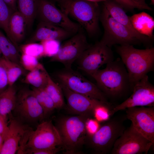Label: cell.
I'll use <instances>...</instances> for the list:
<instances>
[{
    "label": "cell",
    "instance_id": "6da1fadb",
    "mask_svg": "<svg viewBox=\"0 0 154 154\" xmlns=\"http://www.w3.org/2000/svg\"><path fill=\"white\" fill-rule=\"evenodd\" d=\"M91 76L108 99L119 100L132 92L133 86L130 82L126 68L119 58L106 64L105 68L98 69Z\"/></svg>",
    "mask_w": 154,
    "mask_h": 154
},
{
    "label": "cell",
    "instance_id": "7a4b0ae2",
    "mask_svg": "<svg viewBox=\"0 0 154 154\" xmlns=\"http://www.w3.org/2000/svg\"><path fill=\"white\" fill-rule=\"evenodd\" d=\"M89 118L81 115L64 116L58 119L55 126L61 139V147L66 154L79 153L88 134L86 123Z\"/></svg>",
    "mask_w": 154,
    "mask_h": 154
},
{
    "label": "cell",
    "instance_id": "3957f363",
    "mask_svg": "<svg viewBox=\"0 0 154 154\" xmlns=\"http://www.w3.org/2000/svg\"><path fill=\"white\" fill-rule=\"evenodd\" d=\"M116 50L126 68L133 87L136 83L153 70L154 48L139 49L130 45L117 46Z\"/></svg>",
    "mask_w": 154,
    "mask_h": 154
},
{
    "label": "cell",
    "instance_id": "277c9868",
    "mask_svg": "<svg viewBox=\"0 0 154 154\" xmlns=\"http://www.w3.org/2000/svg\"><path fill=\"white\" fill-rule=\"evenodd\" d=\"M60 10L76 21L89 36L99 31L101 12L98 3L85 0H58Z\"/></svg>",
    "mask_w": 154,
    "mask_h": 154
},
{
    "label": "cell",
    "instance_id": "5b68a950",
    "mask_svg": "<svg viewBox=\"0 0 154 154\" xmlns=\"http://www.w3.org/2000/svg\"><path fill=\"white\" fill-rule=\"evenodd\" d=\"M123 119L116 117L106 121L95 133L88 134L85 145L96 154L110 153L116 141L125 129Z\"/></svg>",
    "mask_w": 154,
    "mask_h": 154
},
{
    "label": "cell",
    "instance_id": "8992f818",
    "mask_svg": "<svg viewBox=\"0 0 154 154\" xmlns=\"http://www.w3.org/2000/svg\"><path fill=\"white\" fill-rule=\"evenodd\" d=\"M56 79L71 90L105 103L108 99L96 84L72 68H65L57 72Z\"/></svg>",
    "mask_w": 154,
    "mask_h": 154
},
{
    "label": "cell",
    "instance_id": "52a82bcc",
    "mask_svg": "<svg viewBox=\"0 0 154 154\" xmlns=\"http://www.w3.org/2000/svg\"><path fill=\"white\" fill-rule=\"evenodd\" d=\"M100 21L104 30L100 41L107 46L111 48L117 44L133 45L141 43L124 26L115 20L103 6L101 11Z\"/></svg>",
    "mask_w": 154,
    "mask_h": 154
},
{
    "label": "cell",
    "instance_id": "ba28073f",
    "mask_svg": "<svg viewBox=\"0 0 154 154\" xmlns=\"http://www.w3.org/2000/svg\"><path fill=\"white\" fill-rule=\"evenodd\" d=\"M13 111L14 117L29 125L41 122L45 117L43 110L32 90L27 88L21 89L17 93L15 106Z\"/></svg>",
    "mask_w": 154,
    "mask_h": 154
},
{
    "label": "cell",
    "instance_id": "9c48e42d",
    "mask_svg": "<svg viewBox=\"0 0 154 154\" xmlns=\"http://www.w3.org/2000/svg\"><path fill=\"white\" fill-rule=\"evenodd\" d=\"M114 60L111 48L98 41L86 50L76 61L78 68L91 76L103 65Z\"/></svg>",
    "mask_w": 154,
    "mask_h": 154
},
{
    "label": "cell",
    "instance_id": "30bf717a",
    "mask_svg": "<svg viewBox=\"0 0 154 154\" xmlns=\"http://www.w3.org/2000/svg\"><path fill=\"white\" fill-rule=\"evenodd\" d=\"M154 144L137 131L131 123L116 141L110 153L146 154Z\"/></svg>",
    "mask_w": 154,
    "mask_h": 154
},
{
    "label": "cell",
    "instance_id": "8fae6325",
    "mask_svg": "<svg viewBox=\"0 0 154 154\" xmlns=\"http://www.w3.org/2000/svg\"><path fill=\"white\" fill-rule=\"evenodd\" d=\"M59 133L51 121H42L32 130L29 136L23 154L28 150L49 149L61 146Z\"/></svg>",
    "mask_w": 154,
    "mask_h": 154
},
{
    "label": "cell",
    "instance_id": "7c38bea8",
    "mask_svg": "<svg viewBox=\"0 0 154 154\" xmlns=\"http://www.w3.org/2000/svg\"><path fill=\"white\" fill-rule=\"evenodd\" d=\"M0 154H23L29 136L33 129L12 116Z\"/></svg>",
    "mask_w": 154,
    "mask_h": 154
},
{
    "label": "cell",
    "instance_id": "4fadbf2b",
    "mask_svg": "<svg viewBox=\"0 0 154 154\" xmlns=\"http://www.w3.org/2000/svg\"><path fill=\"white\" fill-rule=\"evenodd\" d=\"M90 45L84 33L79 31L61 45L58 52L51 57L50 61L60 62L65 68H71L73 63Z\"/></svg>",
    "mask_w": 154,
    "mask_h": 154
},
{
    "label": "cell",
    "instance_id": "5bb4252c",
    "mask_svg": "<svg viewBox=\"0 0 154 154\" xmlns=\"http://www.w3.org/2000/svg\"><path fill=\"white\" fill-rule=\"evenodd\" d=\"M138 106L154 107V86L147 75L135 84L129 97L113 108L112 115L119 111Z\"/></svg>",
    "mask_w": 154,
    "mask_h": 154
},
{
    "label": "cell",
    "instance_id": "9a60e30c",
    "mask_svg": "<svg viewBox=\"0 0 154 154\" xmlns=\"http://www.w3.org/2000/svg\"><path fill=\"white\" fill-rule=\"evenodd\" d=\"M41 21L62 27L75 34L80 25L48 0H38L37 15Z\"/></svg>",
    "mask_w": 154,
    "mask_h": 154
},
{
    "label": "cell",
    "instance_id": "2e32d148",
    "mask_svg": "<svg viewBox=\"0 0 154 154\" xmlns=\"http://www.w3.org/2000/svg\"><path fill=\"white\" fill-rule=\"evenodd\" d=\"M65 97L68 108L72 113L89 118L94 117L96 110L102 106L110 105L85 95L74 92L58 83Z\"/></svg>",
    "mask_w": 154,
    "mask_h": 154
},
{
    "label": "cell",
    "instance_id": "e0dca14e",
    "mask_svg": "<svg viewBox=\"0 0 154 154\" xmlns=\"http://www.w3.org/2000/svg\"><path fill=\"white\" fill-rule=\"evenodd\" d=\"M126 117L133 127L154 143V107L138 106L126 109Z\"/></svg>",
    "mask_w": 154,
    "mask_h": 154
},
{
    "label": "cell",
    "instance_id": "ac0fdd59",
    "mask_svg": "<svg viewBox=\"0 0 154 154\" xmlns=\"http://www.w3.org/2000/svg\"><path fill=\"white\" fill-rule=\"evenodd\" d=\"M74 34L62 27L42 21H40L28 43L50 39L60 41L70 37Z\"/></svg>",
    "mask_w": 154,
    "mask_h": 154
},
{
    "label": "cell",
    "instance_id": "d6986e66",
    "mask_svg": "<svg viewBox=\"0 0 154 154\" xmlns=\"http://www.w3.org/2000/svg\"><path fill=\"white\" fill-rule=\"evenodd\" d=\"M103 6L115 20L124 26L141 43L147 44L150 42L151 38L140 34L135 30L125 10L114 0H107L104 1Z\"/></svg>",
    "mask_w": 154,
    "mask_h": 154
},
{
    "label": "cell",
    "instance_id": "ffe728a7",
    "mask_svg": "<svg viewBox=\"0 0 154 154\" xmlns=\"http://www.w3.org/2000/svg\"><path fill=\"white\" fill-rule=\"evenodd\" d=\"M27 27L24 17L18 10L14 11L10 19L9 32L10 40L18 48V44L23 40Z\"/></svg>",
    "mask_w": 154,
    "mask_h": 154
},
{
    "label": "cell",
    "instance_id": "44dd1931",
    "mask_svg": "<svg viewBox=\"0 0 154 154\" xmlns=\"http://www.w3.org/2000/svg\"><path fill=\"white\" fill-rule=\"evenodd\" d=\"M129 18L134 28L141 35L151 38L154 29V19L150 15L143 12Z\"/></svg>",
    "mask_w": 154,
    "mask_h": 154
},
{
    "label": "cell",
    "instance_id": "7402d4cb",
    "mask_svg": "<svg viewBox=\"0 0 154 154\" xmlns=\"http://www.w3.org/2000/svg\"><path fill=\"white\" fill-rule=\"evenodd\" d=\"M17 92L14 85L8 86L0 94V114L6 119L14 109Z\"/></svg>",
    "mask_w": 154,
    "mask_h": 154
},
{
    "label": "cell",
    "instance_id": "603a6c76",
    "mask_svg": "<svg viewBox=\"0 0 154 154\" xmlns=\"http://www.w3.org/2000/svg\"><path fill=\"white\" fill-rule=\"evenodd\" d=\"M38 0H17V10L25 18L30 28L37 15Z\"/></svg>",
    "mask_w": 154,
    "mask_h": 154
},
{
    "label": "cell",
    "instance_id": "cb8c5ba5",
    "mask_svg": "<svg viewBox=\"0 0 154 154\" xmlns=\"http://www.w3.org/2000/svg\"><path fill=\"white\" fill-rule=\"evenodd\" d=\"M0 50L5 58L20 64L19 48L0 30Z\"/></svg>",
    "mask_w": 154,
    "mask_h": 154
},
{
    "label": "cell",
    "instance_id": "d4e9b609",
    "mask_svg": "<svg viewBox=\"0 0 154 154\" xmlns=\"http://www.w3.org/2000/svg\"><path fill=\"white\" fill-rule=\"evenodd\" d=\"M45 90L53 101L56 109H59L64 105V95L59 84L55 82L49 74Z\"/></svg>",
    "mask_w": 154,
    "mask_h": 154
},
{
    "label": "cell",
    "instance_id": "484cf974",
    "mask_svg": "<svg viewBox=\"0 0 154 154\" xmlns=\"http://www.w3.org/2000/svg\"><path fill=\"white\" fill-rule=\"evenodd\" d=\"M49 74L45 68L37 69L29 71L26 75L24 82L37 88H44L47 84Z\"/></svg>",
    "mask_w": 154,
    "mask_h": 154
},
{
    "label": "cell",
    "instance_id": "4316f807",
    "mask_svg": "<svg viewBox=\"0 0 154 154\" xmlns=\"http://www.w3.org/2000/svg\"><path fill=\"white\" fill-rule=\"evenodd\" d=\"M31 90L43 110L45 117L56 109L53 101L44 88L33 87Z\"/></svg>",
    "mask_w": 154,
    "mask_h": 154
},
{
    "label": "cell",
    "instance_id": "83f0119b",
    "mask_svg": "<svg viewBox=\"0 0 154 154\" xmlns=\"http://www.w3.org/2000/svg\"><path fill=\"white\" fill-rule=\"evenodd\" d=\"M1 59L6 71L9 86L13 85L25 70L20 64L7 59L2 56Z\"/></svg>",
    "mask_w": 154,
    "mask_h": 154
},
{
    "label": "cell",
    "instance_id": "f1b7e54d",
    "mask_svg": "<svg viewBox=\"0 0 154 154\" xmlns=\"http://www.w3.org/2000/svg\"><path fill=\"white\" fill-rule=\"evenodd\" d=\"M14 11L3 0H0V28L4 31L10 40L9 23L11 16Z\"/></svg>",
    "mask_w": 154,
    "mask_h": 154
},
{
    "label": "cell",
    "instance_id": "f546056e",
    "mask_svg": "<svg viewBox=\"0 0 154 154\" xmlns=\"http://www.w3.org/2000/svg\"><path fill=\"white\" fill-rule=\"evenodd\" d=\"M19 48L22 54L34 56L38 59L43 57V47L40 43H28L21 45Z\"/></svg>",
    "mask_w": 154,
    "mask_h": 154
},
{
    "label": "cell",
    "instance_id": "4dcf8cb0",
    "mask_svg": "<svg viewBox=\"0 0 154 154\" xmlns=\"http://www.w3.org/2000/svg\"><path fill=\"white\" fill-rule=\"evenodd\" d=\"M38 59L32 56L22 54L20 63L25 70L31 71L37 69H44L45 68L40 63Z\"/></svg>",
    "mask_w": 154,
    "mask_h": 154
},
{
    "label": "cell",
    "instance_id": "1f68e13d",
    "mask_svg": "<svg viewBox=\"0 0 154 154\" xmlns=\"http://www.w3.org/2000/svg\"><path fill=\"white\" fill-rule=\"evenodd\" d=\"M40 43L43 47V57H52L58 52L61 44L60 41L53 39L44 40Z\"/></svg>",
    "mask_w": 154,
    "mask_h": 154
},
{
    "label": "cell",
    "instance_id": "d6a6232c",
    "mask_svg": "<svg viewBox=\"0 0 154 154\" xmlns=\"http://www.w3.org/2000/svg\"><path fill=\"white\" fill-rule=\"evenodd\" d=\"M120 5L124 9L133 11L135 9H147L151 11L152 9L147 4L137 2L133 0H114Z\"/></svg>",
    "mask_w": 154,
    "mask_h": 154
},
{
    "label": "cell",
    "instance_id": "836d02e7",
    "mask_svg": "<svg viewBox=\"0 0 154 154\" xmlns=\"http://www.w3.org/2000/svg\"><path fill=\"white\" fill-rule=\"evenodd\" d=\"M8 81L6 71L0 58V94L8 86Z\"/></svg>",
    "mask_w": 154,
    "mask_h": 154
},
{
    "label": "cell",
    "instance_id": "e575fe53",
    "mask_svg": "<svg viewBox=\"0 0 154 154\" xmlns=\"http://www.w3.org/2000/svg\"><path fill=\"white\" fill-rule=\"evenodd\" d=\"M62 150L60 147L45 149H32L26 151L25 154H55Z\"/></svg>",
    "mask_w": 154,
    "mask_h": 154
},
{
    "label": "cell",
    "instance_id": "d590c367",
    "mask_svg": "<svg viewBox=\"0 0 154 154\" xmlns=\"http://www.w3.org/2000/svg\"><path fill=\"white\" fill-rule=\"evenodd\" d=\"M96 119H88L86 122V125L88 134H91L95 133L99 128L98 122Z\"/></svg>",
    "mask_w": 154,
    "mask_h": 154
},
{
    "label": "cell",
    "instance_id": "8d00e7d4",
    "mask_svg": "<svg viewBox=\"0 0 154 154\" xmlns=\"http://www.w3.org/2000/svg\"><path fill=\"white\" fill-rule=\"evenodd\" d=\"M8 130L7 120L0 114V134L5 137Z\"/></svg>",
    "mask_w": 154,
    "mask_h": 154
},
{
    "label": "cell",
    "instance_id": "74e56055",
    "mask_svg": "<svg viewBox=\"0 0 154 154\" xmlns=\"http://www.w3.org/2000/svg\"><path fill=\"white\" fill-rule=\"evenodd\" d=\"M8 6L13 11H17V0H3Z\"/></svg>",
    "mask_w": 154,
    "mask_h": 154
},
{
    "label": "cell",
    "instance_id": "f35d334b",
    "mask_svg": "<svg viewBox=\"0 0 154 154\" xmlns=\"http://www.w3.org/2000/svg\"><path fill=\"white\" fill-rule=\"evenodd\" d=\"M4 139V136L0 134V153L3 145Z\"/></svg>",
    "mask_w": 154,
    "mask_h": 154
},
{
    "label": "cell",
    "instance_id": "ab89813d",
    "mask_svg": "<svg viewBox=\"0 0 154 154\" xmlns=\"http://www.w3.org/2000/svg\"><path fill=\"white\" fill-rule=\"evenodd\" d=\"M134 1L143 4H147L145 2V0H133Z\"/></svg>",
    "mask_w": 154,
    "mask_h": 154
},
{
    "label": "cell",
    "instance_id": "60d3db41",
    "mask_svg": "<svg viewBox=\"0 0 154 154\" xmlns=\"http://www.w3.org/2000/svg\"><path fill=\"white\" fill-rule=\"evenodd\" d=\"M85 0L90 1V2L98 3V2H101V1L104 2L107 0Z\"/></svg>",
    "mask_w": 154,
    "mask_h": 154
},
{
    "label": "cell",
    "instance_id": "b9f144b4",
    "mask_svg": "<svg viewBox=\"0 0 154 154\" xmlns=\"http://www.w3.org/2000/svg\"><path fill=\"white\" fill-rule=\"evenodd\" d=\"M151 2V5H154V0H150Z\"/></svg>",
    "mask_w": 154,
    "mask_h": 154
},
{
    "label": "cell",
    "instance_id": "7bdbcfd3",
    "mask_svg": "<svg viewBox=\"0 0 154 154\" xmlns=\"http://www.w3.org/2000/svg\"><path fill=\"white\" fill-rule=\"evenodd\" d=\"M2 55V53L0 50V58L2 56H1Z\"/></svg>",
    "mask_w": 154,
    "mask_h": 154
},
{
    "label": "cell",
    "instance_id": "ee69618b",
    "mask_svg": "<svg viewBox=\"0 0 154 154\" xmlns=\"http://www.w3.org/2000/svg\"></svg>",
    "mask_w": 154,
    "mask_h": 154
}]
</instances>
